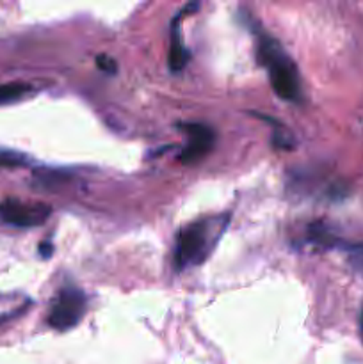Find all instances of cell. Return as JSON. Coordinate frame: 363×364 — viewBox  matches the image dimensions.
<instances>
[{
    "label": "cell",
    "mask_w": 363,
    "mask_h": 364,
    "mask_svg": "<svg viewBox=\"0 0 363 364\" xmlns=\"http://www.w3.org/2000/svg\"><path fill=\"white\" fill-rule=\"evenodd\" d=\"M85 306H88V297L84 291L78 290L77 287L66 284L53 297L48 311V326L60 333L73 329L84 318Z\"/></svg>",
    "instance_id": "3"
},
{
    "label": "cell",
    "mask_w": 363,
    "mask_h": 364,
    "mask_svg": "<svg viewBox=\"0 0 363 364\" xmlns=\"http://www.w3.org/2000/svg\"><path fill=\"white\" fill-rule=\"evenodd\" d=\"M52 208L43 203H23L20 199H4L0 203V220L14 228H36L46 223Z\"/></svg>",
    "instance_id": "4"
},
{
    "label": "cell",
    "mask_w": 363,
    "mask_h": 364,
    "mask_svg": "<svg viewBox=\"0 0 363 364\" xmlns=\"http://www.w3.org/2000/svg\"><path fill=\"white\" fill-rule=\"evenodd\" d=\"M31 92V87L25 84H4L0 85V105L4 103H13L21 100Z\"/></svg>",
    "instance_id": "7"
},
{
    "label": "cell",
    "mask_w": 363,
    "mask_h": 364,
    "mask_svg": "<svg viewBox=\"0 0 363 364\" xmlns=\"http://www.w3.org/2000/svg\"><path fill=\"white\" fill-rule=\"evenodd\" d=\"M345 252H347V262L352 267L356 274L363 277V242L358 244L345 245Z\"/></svg>",
    "instance_id": "8"
},
{
    "label": "cell",
    "mask_w": 363,
    "mask_h": 364,
    "mask_svg": "<svg viewBox=\"0 0 363 364\" xmlns=\"http://www.w3.org/2000/svg\"><path fill=\"white\" fill-rule=\"evenodd\" d=\"M359 334H362V341H363V306H362V311H359Z\"/></svg>",
    "instance_id": "11"
},
{
    "label": "cell",
    "mask_w": 363,
    "mask_h": 364,
    "mask_svg": "<svg viewBox=\"0 0 363 364\" xmlns=\"http://www.w3.org/2000/svg\"><path fill=\"white\" fill-rule=\"evenodd\" d=\"M199 4H189L185 6L184 9L178 11L177 16L171 20V36H169V57H167V63H169V70L173 73H180V71L185 70V66L191 60V53L189 50L185 48L184 39H182V32H180V21L182 18L185 16L187 13H192V11H198Z\"/></svg>",
    "instance_id": "6"
},
{
    "label": "cell",
    "mask_w": 363,
    "mask_h": 364,
    "mask_svg": "<svg viewBox=\"0 0 363 364\" xmlns=\"http://www.w3.org/2000/svg\"><path fill=\"white\" fill-rule=\"evenodd\" d=\"M228 215L203 217L182 228L174 240L173 263L178 272L201 265L209 259L226 231Z\"/></svg>",
    "instance_id": "1"
},
{
    "label": "cell",
    "mask_w": 363,
    "mask_h": 364,
    "mask_svg": "<svg viewBox=\"0 0 363 364\" xmlns=\"http://www.w3.org/2000/svg\"><path fill=\"white\" fill-rule=\"evenodd\" d=\"M96 66H98L102 71H105V73H112L114 75L117 71L116 60H114L112 57H109V55H103V53L96 55Z\"/></svg>",
    "instance_id": "9"
},
{
    "label": "cell",
    "mask_w": 363,
    "mask_h": 364,
    "mask_svg": "<svg viewBox=\"0 0 363 364\" xmlns=\"http://www.w3.org/2000/svg\"><path fill=\"white\" fill-rule=\"evenodd\" d=\"M256 59L267 70L269 82L278 98L298 103L302 100V87L299 71L287 50L265 32H256Z\"/></svg>",
    "instance_id": "2"
},
{
    "label": "cell",
    "mask_w": 363,
    "mask_h": 364,
    "mask_svg": "<svg viewBox=\"0 0 363 364\" xmlns=\"http://www.w3.org/2000/svg\"><path fill=\"white\" fill-rule=\"evenodd\" d=\"M182 132L187 135V144L182 149L178 160L182 164L199 162L203 156L209 155L216 142V132L203 123H180Z\"/></svg>",
    "instance_id": "5"
},
{
    "label": "cell",
    "mask_w": 363,
    "mask_h": 364,
    "mask_svg": "<svg viewBox=\"0 0 363 364\" xmlns=\"http://www.w3.org/2000/svg\"><path fill=\"white\" fill-rule=\"evenodd\" d=\"M39 252H41L43 258H50V256H52V252H53L52 244H48V242L41 244V245H39Z\"/></svg>",
    "instance_id": "10"
}]
</instances>
